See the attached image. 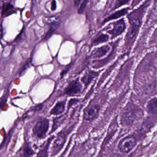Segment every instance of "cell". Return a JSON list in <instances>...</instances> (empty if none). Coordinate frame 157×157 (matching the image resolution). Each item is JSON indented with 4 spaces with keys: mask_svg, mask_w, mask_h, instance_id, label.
Masks as SVG:
<instances>
[{
    "mask_svg": "<svg viewBox=\"0 0 157 157\" xmlns=\"http://www.w3.org/2000/svg\"><path fill=\"white\" fill-rule=\"evenodd\" d=\"M49 126V121L48 119L38 121L34 127V134L39 138H44L48 131Z\"/></svg>",
    "mask_w": 157,
    "mask_h": 157,
    "instance_id": "obj_1",
    "label": "cell"
},
{
    "mask_svg": "<svg viewBox=\"0 0 157 157\" xmlns=\"http://www.w3.org/2000/svg\"><path fill=\"white\" fill-rule=\"evenodd\" d=\"M136 144V141L134 137L131 136L126 137L120 141L118 147L121 152L128 153L134 148Z\"/></svg>",
    "mask_w": 157,
    "mask_h": 157,
    "instance_id": "obj_2",
    "label": "cell"
},
{
    "mask_svg": "<svg viewBox=\"0 0 157 157\" xmlns=\"http://www.w3.org/2000/svg\"><path fill=\"white\" fill-rule=\"evenodd\" d=\"M82 87L78 80L73 81L69 83L65 90V94L68 95H71L78 94L81 91Z\"/></svg>",
    "mask_w": 157,
    "mask_h": 157,
    "instance_id": "obj_3",
    "label": "cell"
},
{
    "mask_svg": "<svg viewBox=\"0 0 157 157\" xmlns=\"http://www.w3.org/2000/svg\"><path fill=\"white\" fill-rule=\"evenodd\" d=\"M126 29V24L124 19H122L114 23L113 29L110 32L113 37L122 34Z\"/></svg>",
    "mask_w": 157,
    "mask_h": 157,
    "instance_id": "obj_4",
    "label": "cell"
},
{
    "mask_svg": "<svg viewBox=\"0 0 157 157\" xmlns=\"http://www.w3.org/2000/svg\"><path fill=\"white\" fill-rule=\"evenodd\" d=\"M100 110V107L98 105H94L88 107L84 111V118L86 120H90L97 117Z\"/></svg>",
    "mask_w": 157,
    "mask_h": 157,
    "instance_id": "obj_5",
    "label": "cell"
},
{
    "mask_svg": "<svg viewBox=\"0 0 157 157\" xmlns=\"http://www.w3.org/2000/svg\"><path fill=\"white\" fill-rule=\"evenodd\" d=\"M140 21L139 20H134L130 23V27L128 31L127 36L128 39H132L136 34L138 31L140 25Z\"/></svg>",
    "mask_w": 157,
    "mask_h": 157,
    "instance_id": "obj_6",
    "label": "cell"
},
{
    "mask_svg": "<svg viewBox=\"0 0 157 157\" xmlns=\"http://www.w3.org/2000/svg\"><path fill=\"white\" fill-rule=\"evenodd\" d=\"M129 10V9L128 8H125V9H122V10L117 11L116 12L114 13L113 14H111L110 16H108L107 18L105 19L103 23H107V22L116 20V19H119V18L124 16L128 13Z\"/></svg>",
    "mask_w": 157,
    "mask_h": 157,
    "instance_id": "obj_7",
    "label": "cell"
},
{
    "mask_svg": "<svg viewBox=\"0 0 157 157\" xmlns=\"http://www.w3.org/2000/svg\"><path fill=\"white\" fill-rule=\"evenodd\" d=\"M16 9L10 3H5L3 4L2 11V16L6 17L16 12Z\"/></svg>",
    "mask_w": 157,
    "mask_h": 157,
    "instance_id": "obj_8",
    "label": "cell"
},
{
    "mask_svg": "<svg viewBox=\"0 0 157 157\" xmlns=\"http://www.w3.org/2000/svg\"><path fill=\"white\" fill-rule=\"evenodd\" d=\"M65 104H66V101L58 102L56 105L53 109L51 110L50 113L55 115H58L62 113L65 110Z\"/></svg>",
    "mask_w": 157,
    "mask_h": 157,
    "instance_id": "obj_9",
    "label": "cell"
},
{
    "mask_svg": "<svg viewBox=\"0 0 157 157\" xmlns=\"http://www.w3.org/2000/svg\"><path fill=\"white\" fill-rule=\"evenodd\" d=\"M66 139V135L63 133H62L59 136L58 138L57 139L54 143V150L56 152H57L60 150L65 143Z\"/></svg>",
    "mask_w": 157,
    "mask_h": 157,
    "instance_id": "obj_10",
    "label": "cell"
},
{
    "mask_svg": "<svg viewBox=\"0 0 157 157\" xmlns=\"http://www.w3.org/2000/svg\"><path fill=\"white\" fill-rule=\"evenodd\" d=\"M110 49L108 45L103 46L96 49L94 53V57L95 58H101L105 56Z\"/></svg>",
    "mask_w": 157,
    "mask_h": 157,
    "instance_id": "obj_11",
    "label": "cell"
},
{
    "mask_svg": "<svg viewBox=\"0 0 157 157\" xmlns=\"http://www.w3.org/2000/svg\"><path fill=\"white\" fill-rule=\"evenodd\" d=\"M97 73L94 71H90L87 72L85 75L83 76V78L82 79V81L85 83L86 85L89 84L95 78L97 75Z\"/></svg>",
    "mask_w": 157,
    "mask_h": 157,
    "instance_id": "obj_12",
    "label": "cell"
},
{
    "mask_svg": "<svg viewBox=\"0 0 157 157\" xmlns=\"http://www.w3.org/2000/svg\"><path fill=\"white\" fill-rule=\"evenodd\" d=\"M51 25L49 30H48V32H47L45 36V40H47L49 39L52 36L53 33L57 30L58 28L60 26V21L57 22Z\"/></svg>",
    "mask_w": 157,
    "mask_h": 157,
    "instance_id": "obj_13",
    "label": "cell"
},
{
    "mask_svg": "<svg viewBox=\"0 0 157 157\" xmlns=\"http://www.w3.org/2000/svg\"><path fill=\"white\" fill-rule=\"evenodd\" d=\"M147 109L149 112L151 113H157V98L151 99L147 105Z\"/></svg>",
    "mask_w": 157,
    "mask_h": 157,
    "instance_id": "obj_14",
    "label": "cell"
},
{
    "mask_svg": "<svg viewBox=\"0 0 157 157\" xmlns=\"http://www.w3.org/2000/svg\"><path fill=\"white\" fill-rule=\"evenodd\" d=\"M109 38V36L107 35L102 34L94 39L93 44L94 45H97L100 44L105 43L108 41Z\"/></svg>",
    "mask_w": 157,
    "mask_h": 157,
    "instance_id": "obj_15",
    "label": "cell"
},
{
    "mask_svg": "<svg viewBox=\"0 0 157 157\" xmlns=\"http://www.w3.org/2000/svg\"><path fill=\"white\" fill-rule=\"evenodd\" d=\"M44 21V22L47 24L52 25L57 22L60 21V20L57 16H54L45 18Z\"/></svg>",
    "mask_w": 157,
    "mask_h": 157,
    "instance_id": "obj_16",
    "label": "cell"
},
{
    "mask_svg": "<svg viewBox=\"0 0 157 157\" xmlns=\"http://www.w3.org/2000/svg\"><path fill=\"white\" fill-rule=\"evenodd\" d=\"M130 1V0H117L114 6L113 10H116L124 5H126Z\"/></svg>",
    "mask_w": 157,
    "mask_h": 157,
    "instance_id": "obj_17",
    "label": "cell"
},
{
    "mask_svg": "<svg viewBox=\"0 0 157 157\" xmlns=\"http://www.w3.org/2000/svg\"><path fill=\"white\" fill-rule=\"evenodd\" d=\"M32 59L30 58L29 59L27 60V61L25 62V64L21 68V71H20V75H21V76L24 75V74L25 73L26 70L30 67V65H31V63H32Z\"/></svg>",
    "mask_w": 157,
    "mask_h": 157,
    "instance_id": "obj_18",
    "label": "cell"
},
{
    "mask_svg": "<svg viewBox=\"0 0 157 157\" xmlns=\"http://www.w3.org/2000/svg\"><path fill=\"white\" fill-rule=\"evenodd\" d=\"M88 3V0H83V1L80 4V7L78 10V14H82L84 13L86 9V6Z\"/></svg>",
    "mask_w": 157,
    "mask_h": 157,
    "instance_id": "obj_19",
    "label": "cell"
},
{
    "mask_svg": "<svg viewBox=\"0 0 157 157\" xmlns=\"http://www.w3.org/2000/svg\"><path fill=\"white\" fill-rule=\"evenodd\" d=\"M23 154L24 156H30L33 154V151L30 147L27 146L24 149Z\"/></svg>",
    "mask_w": 157,
    "mask_h": 157,
    "instance_id": "obj_20",
    "label": "cell"
},
{
    "mask_svg": "<svg viewBox=\"0 0 157 157\" xmlns=\"http://www.w3.org/2000/svg\"><path fill=\"white\" fill-rule=\"evenodd\" d=\"M57 8V4H56V0H53L52 2V3H51V10L55 11L56 10Z\"/></svg>",
    "mask_w": 157,
    "mask_h": 157,
    "instance_id": "obj_21",
    "label": "cell"
},
{
    "mask_svg": "<svg viewBox=\"0 0 157 157\" xmlns=\"http://www.w3.org/2000/svg\"><path fill=\"white\" fill-rule=\"evenodd\" d=\"M82 0H73L74 5L76 8H78L82 2Z\"/></svg>",
    "mask_w": 157,
    "mask_h": 157,
    "instance_id": "obj_22",
    "label": "cell"
}]
</instances>
